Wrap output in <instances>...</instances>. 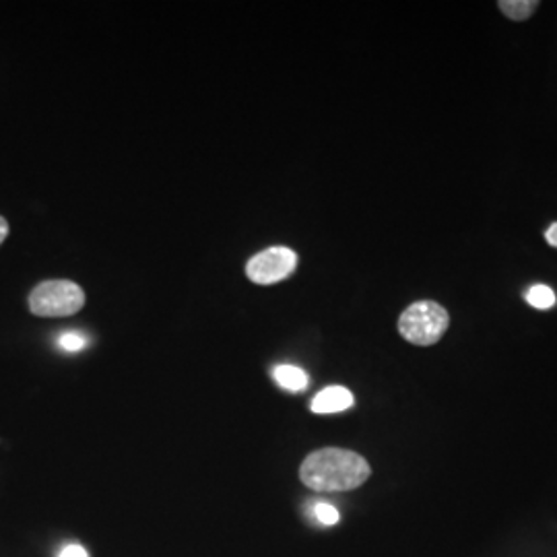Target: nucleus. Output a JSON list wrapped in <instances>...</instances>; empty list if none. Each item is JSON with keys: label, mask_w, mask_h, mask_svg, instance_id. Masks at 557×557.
<instances>
[{"label": "nucleus", "mask_w": 557, "mask_h": 557, "mask_svg": "<svg viewBox=\"0 0 557 557\" xmlns=\"http://www.w3.org/2000/svg\"><path fill=\"white\" fill-rule=\"evenodd\" d=\"M370 475V462L358 453L343 448L317 450L299 467L301 483L314 492H349L363 485Z\"/></svg>", "instance_id": "nucleus-1"}, {"label": "nucleus", "mask_w": 557, "mask_h": 557, "mask_svg": "<svg viewBox=\"0 0 557 557\" xmlns=\"http://www.w3.org/2000/svg\"><path fill=\"white\" fill-rule=\"evenodd\" d=\"M450 317L436 301L423 299L411 304L398 319L400 337L419 347L436 345L444 333L448 331Z\"/></svg>", "instance_id": "nucleus-2"}, {"label": "nucleus", "mask_w": 557, "mask_h": 557, "mask_svg": "<svg viewBox=\"0 0 557 557\" xmlns=\"http://www.w3.org/2000/svg\"><path fill=\"white\" fill-rule=\"evenodd\" d=\"M85 306V292L66 278L44 281L29 294V310L41 319L75 317Z\"/></svg>", "instance_id": "nucleus-3"}, {"label": "nucleus", "mask_w": 557, "mask_h": 557, "mask_svg": "<svg viewBox=\"0 0 557 557\" xmlns=\"http://www.w3.org/2000/svg\"><path fill=\"white\" fill-rule=\"evenodd\" d=\"M298 267V255L287 246H273L255 255L246 264V275L257 285H273L292 277Z\"/></svg>", "instance_id": "nucleus-4"}, {"label": "nucleus", "mask_w": 557, "mask_h": 557, "mask_svg": "<svg viewBox=\"0 0 557 557\" xmlns=\"http://www.w3.org/2000/svg\"><path fill=\"white\" fill-rule=\"evenodd\" d=\"M354 403H356V398H354L349 388L329 386L312 398L310 409H312V413H319V416H331V413L347 411L349 407H354Z\"/></svg>", "instance_id": "nucleus-5"}, {"label": "nucleus", "mask_w": 557, "mask_h": 557, "mask_svg": "<svg viewBox=\"0 0 557 557\" xmlns=\"http://www.w3.org/2000/svg\"><path fill=\"white\" fill-rule=\"evenodd\" d=\"M273 379H275V382H277L283 391H289V393H301L310 384L308 374L298 366H289V363L275 366L273 368Z\"/></svg>", "instance_id": "nucleus-6"}, {"label": "nucleus", "mask_w": 557, "mask_h": 557, "mask_svg": "<svg viewBox=\"0 0 557 557\" xmlns=\"http://www.w3.org/2000/svg\"><path fill=\"white\" fill-rule=\"evenodd\" d=\"M499 11L512 21L529 20L539 7L537 0H502Z\"/></svg>", "instance_id": "nucleus-7"}, {"label": "nucleus", "mask_w": 557, "mask_h": 557, "mask_svg": "<svg viewBox=\"0 0 557 557\" xmlns=\"http://www.w3.org/2000/svg\"><path fill=\"white\" fill-rule=\"evenodd\" d=\"M556 294L552 287L547 285H533L529 292H527V301L537 308V310H549L556 306Z\"/></svg>", "instance_id": "nucleus-8"}, {"label": "nucleus", "mask_w": 557, "mask_h": 557, "mask_svg": "<svg viewBox=\"0 0 557 557\" xmlns=\"http://www.w3.org/2000/svg\"><path fill=\"white\" fill-rule=\"evenodd\" d=\"M59 347L66 354H77L87 347V337L81 335L79 331H66L59 337Z\"/></svg>", "instance_id": "nucleus-9"}, {"label": "nucleus", "mask_w": 557, "mask_h": 557, "mask_svg": "<svg viewBox=\"0 0 557 557\" xmlns=\"http://www.w3.org/2000/svg\"><path fill=\"white\" fill-rule=\"evenodd\" d=\"M314 517H317L320 524H324V527H333V524H337L338 520H341L337 508L331 506V504H326V502L314 504Z\"/></svg>", "instance_id": "nucleus-10"}, {"label": "nucleus", "mask_w": 557, "mask_h": 557, "mask_svg": "<svg viewBox=\"0 0 557 557\" xmlns=\"http://www.w3.org/2000/svg\"><path fill=\"white\" fill-rule=\"evenodd\" d=\"M59 557H89V554H87V549H85L83 545L71 543V545H66V547L60 552Z\"/></svg>", "instance_id": "nucleus-11"}, {"label": "nucleus", "mask_w": 557, "mask_h": 557, "mask_svg": "<svg viewBox=\"0 0 557 557\" xmlns=\"http://www.w3.org/2000/svg\"><path fill=\"white\" fill-rule=\"evenodd\" d=\"M545 239H547V244H549V246L557 248V223H552V225H549V230L545 232Z\"/></svg>", "instance_id": "nucleus-12"}, {"label": "nucleus", "mask_w": 557, "mask_h": 557, "mask_svg": "<svg viewBox=\"0 0 557 557\" xmlns=\"http://www.w3.org/2000/svg\"><path fill=\"white\" fill-rule=\"evenodd\" d=\"M7 236H9V223L4 218H0V244L7 239Z\"/></svg>", "instance_id": "nucleus-13"}]
</instances>
